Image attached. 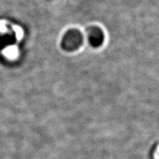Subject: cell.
<instances>
[{
	"label": "cell",
	"instance_id": "6da1fadb",
	"mask_svg": "<svg viewBox=\"0 0 159 159\" xmlns=\"http://www.w3.org/2000/svg\"><path fill=\"white\" fill-rule=\"evenodd\" d=\"M83 42V38L80 32L72 29L67 31L63 35L61 46L64 50L71 52L78 49Z\"/></svg>",
	"mask_w": 159,
	"mask_h": 159
},
{
	"label": "cell",
	"instance_id": "7a4b0ae2",
	"mask_svg": "<svg viewBox=\"0 0 159 159\" xmlns=\"http://www.w3.org/2000/svg\"><path fill=\"white\" fill-rule=\"evenodd\" d=\"M89 40L91 45L94 47H98L102 44L104 41V34L101 29L97 27H92L88 31Z\"/></svg>",
	"mask_w": 159,
	"mask_h": 159
},
{
	"label": "cell",
	"instance_id": "3957f363",
	"mask_svg": "<svg viewBox=\"0 0 159 159\" xmlns=\"http://www.w3.org/2000/svg\"><path fill=\"white\" fill-rule=\"evenodd\" d=\"M13 41L11 35H0V49L7 46Z\"/></svg>",
	"mask_w": 159,
	"mask_h": 159
}]
</instances>
